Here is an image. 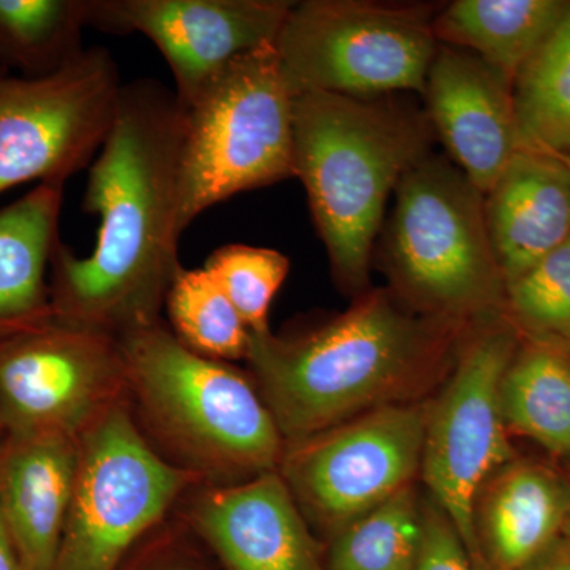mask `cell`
Masks as SVG:
<instances>
[{
  "label": "cell",
  "mask_w": 570,
  "mask_h": 570,
  "mask_svg": "<svg viewBox=\"0 0 570 570\" xmlns=\"http://www.w3.org/2000/svg\"><path fill=\"white\" fill-rule=\"evenodd\" d=\"M186 110L156 80L122 85L110 132L89 170L82 208L100 219L91 255L52 254V316L102 332L156 324L181 268L179 170Z\"/></svg>",
  "instance_id": "obj_1"
},
{
  "label": "cell",
  "mask_w": 570,
  "mask_h": 570,
  "mask_svg": "<svg viewBox=\"0 0 570 570\" xmlns=\"http://www.w3.org/2000/svg\"><path fill=\"white\" fill-rule=\"evenodd\" d=\"M459 324L411 316L377 291L305 336L250 332L246 358L281 434L305 441L389 404L448 354Z\"/></svg>",
  "instance_id": "obj_2"
},
{
  "label": "cell",
  "mask_w": 570,
  "mask_h": 570,
  "mask_svg": "<svg viewBox=\"0 0 570 570\" xmlns=\"http://www.w3.org/2000/svg\"><path fill=\"white\" fill-rule=\"evenodd\" d=\"M428 134L420 116L379 97H294V176L344 287H365L390 194L428 156Z\"/></svg>",
  "instance_id": "obj_3"
},
{
  "label": "cell",
  "mask_w": 570,
  "mask_h": 570,
  "mask_svg": "<svg viewBox=\"0 0 570 570\" xmlns=\"http://www.w3.org/2000/svg\"><path fill=\"white\" fill-rule=\"evenodd\" d=\"M184 110L183 234L212 206L294 176V96L275 43L238 56Z\"/></svg>",
  "instance_id": "obj_4"
},
{
  "label": "cell",
  "mask_w": 570,
  "mask_h": 570,
  "mask_svg": "<svg viewBox=\"0 0 570 570\" xmlns=\"http://www.w3.org/2000/svg\"><path fill=\"white\" fill-rule=\"evenodd\" d=\"M387 254L397 283L430 316L490 318L505 307L485 194L444 159L423 157L397 184Z\"/></svg>",
  "instance_id": "obj_5"
},
{
  "label": "cell",
  "mask_w": 570,
  "mask_h": 570,
  "mask_svg": "<svg viewBox=\"0 0 570 570\" xmlns=\"http://www.w3.org/2000/svg\"><path fill=\"white\" fill-rule=\"evenodd\" d=\"M275 45L292 96L362 99L425 94L439 48L433 21L422 9L351 0L294 3Z\"/></svg>",
  "instance_id": "obj_6"
},
{
  "label": "cell",
  "mask_w": 570,
  "mask_h": 570,
  "mask_svg": "<svg viewBox=\"0 0 570 570\" xmlns=\"http://www.w3.org/2000/svg\"><path fill=\"white\" fill-rule=\"evenodd\" d=\"M118 343L126 376L175 436L224 466L262 474L275 466L279 428L238 371L184 346L157 322L127 330Z\"/></svg>",
  "instance_id": "obj_7"
},
{
  "label": "cell",
  "mask_w": 570,
  "mask_h": 570,
  "mask_svg": "<svg viewBox=\"0 0 570 570\" xmlns=\"http://www.w3.org/2000/svg\"><path fill=\"white\" fill-rule=\"evenodd\" d=\"M519 330L499 316L469 340L455 374L428 414L422 475L434 504L452 521L478 570L475 505L491 478L515 460L502 419V377L519 351Z\"/></svg>",
  "instance_id": "obj_8"
},
{
  "label": "cell",
  "mask_w": 570,
  "mask_h": 570,
  "mask_svg": "<svg viewBox=\"0 0 570 570\" xmlns=\"http://www.w3.org/2000/svg\"><path fill=\"white\" fill-rule=\"evenodd\" d=\"M186 480L148 448L126 412L107 409L82 434L77 485L50 570H118Z\"/></svg>",
  "instance_id": "obj_9"
},
{
  "label": "cell",
  "mask_w": 570,
  "mask_h": 570,
  "mask_svg": "<svg viewBox=\"0 0 570 570\" xmlns=\"http://www.w3.org/2000/svg\"><path fill=\"white\" fill-rule=\"evenodd\" d=\"M124 82L104 48L43 78H0V194L21 184H66L110 132Z\"/></svg>",
  "instance_id": "obj_10"
},
{
  "label": "cell",
  "mask_w": 570,
  "mask_h": 570,
  "mask_svg": "<svg viewBox=\"0 0 570 570\" xmlns=\"http://www.w3.org/2000/svg\"><path fill=\"white\" fill-rule=\"evenodd\" d=\"M122 376L115 335L45 318L0 343V433L78 438Z\"/></svg>",
  "instance_id": "obj_11"
},
{
  "label": "cell",
  "mask_w": 570,
  "mask_h": 570,
  "mask_svg": "<svg viewBox=\"0 0 570 570\" xmlns=\"http://www.w3.org/2000/svg\"><path fill=\"white\" fill-rule=\"evenodd\" d=\"M428 414L415 404H384L299 441L285 461L288 489L335 535L411 487L422 468Z\"/></svg>",
  "instance_id": "obj_12"
},
{
  "label": "cell",
  "mask_w": 570,
  "mask_h": 570,
  "mask_svg": "<svg viewBox=\"0 0 570 570\" xmlns=\"http://www.w3.org/2000/svg\"><path fill=\"white\" fill-rule=\"evenodd\" d=\"M287 0H89L88 24L151 40L184 108L238 56L275 43Z\"/></svg>",
  "instance_id": "obj_13"
},
{
  "label": "cell",
  "mask_w": 570,
  "mask_h": 570,
  "mask_svg": "<svg viewBox=\"0 0 570 570\" xmlns=\"http://www.w3.org/2000/svg\"><path fill=\"white\" fill-rule=\"evenodd\" d=\"M423 96L460 170L489 193L521 149L513 81L474 52L439 47Z\"/></svg>",
  "instance_id": "obj_14"
},
{
  "label": "cell",
  "mask_w": 570,
  "mask_h": 570,
  "mask_svg": "<svg viewBox=\"0 0 570 570\" xmlns=\"http://www.w3.org/2000/svg\"><path fill=\"white\" fill-rule=\"evenodd\" d=\"M195 524L227 570H325L287 482L273 472L208 494Z\"/></svg>",
  "instance_id": "obj_15"
},
{
  "label": "cell",
  "mask_w": 570,
  "mask_h": 570,
  "mask_svg": "<svg viewBox=\"0 0 570 570\" xmlns=\"http://www.w3.org/2000/svg\"><path fill=\"white\" fill-rule=\"evenodd\" d=\"M80 469V441L71 436L3 438L0 442V517L28 570H50Z\"/></svg>",
  "instance_id": "obj_16"
},
{
  "label": "cell",
  "mask_w": 570,
  "mask_h": 570,
  "mask_svg": "<svg viewBox=\"0 0 570 570\" xmlns=\"http://www.w3.org/2000/svg\"><path fill=\"white\" fill-rule=\"evenodd\" d=\"M491 246L508 285L570 236V165L521 148L485 194Z\"/></svg>",
  "instance_id": "obj_17"
},
{
  "label": "cell",
  "mask_w": 570,
  "mask_h": 570,
  "mask_svg": "<svg viewBox=\"0 0 570 570\" xmlns=\"http://www.w3.org/2000/svg\"><path fill=\"white\" fill-rule=\"evenodd\" d=\"M570 509L566 474L512 460L483 487L475 534L485 570H519L562 535Z\"/></svg>",
  "instance_id": "obj_18"
},
{
  "label": "cell",
  "mask_w": 570,
  "mask_h": 570,
  "mask_svg": "<svg viewBox=\"0 0 570 570\" xmlns=\"http://www.w3.org/2000/svg\"><path fill=\"white\" fill-rule=\"evenodd\" d=\"M62 202L63 184H37L0 209V343L52 316L47 275Z\"/></svg>",
  "instance_id": "obj_19"
},
{
  "label": "cell",
  "mask_w": 570,
  "mask_h": 570,
  "mask_svg": "<svg viewBox=\"0 0 570 570\" xmlns=\"http://www.w3.org/2000/svg\"><path fill=\"white\" fill-rule=\"evenodd\" d=\"M562 0H459L433 21L436 39L474 52L509 80L568 17Z\"/></svg>",
  "instance_id": "obj_20"
},
{
  "label": "cell",
  "mask_w": 570,
  "mask_h": 570,
  "mask_svg": "<svg viewBox=\"0 0 570 570\" xmlns=\"http://www.w3.org/2000/svg\"><path fill=\"white\" fill-rule=\"evenodd\" d=\"M502 419L570 463V352L564 341L532 340L519 347L502 377Z\"/></svg>",
  "instance_id": "obj_21"
},
{
  "label": "cell",
  "mask_w": 570,
  "mask_h": 570,
  "mask_svg": "<svg viewBox=\"0 0 570 570\" xmlns=\"http://www.w3.org/2000/svg\"><path fill=\"white\" fill-rule=\"evenodd\" d=\"M89 0H0V67L22 78L58 73L86 52Z\"/></svg>",
  "instance_id": "obj_22"
},
{
  "label": "cell",
  "mask_w": 570,
  "mask_h": 570,
  "mask_svg": "<svg viewBox=\"0 0 570 570\" xmlns=\"http://www.w3.org/2000/svg\"><path fill=\"white\" fill-rule=\"evenodd\" d=\"M521 148L570 156V11L513 81Z\"/></svg>",
  "instance_id": "obj_23"
},
{
  "label": "cell",
  "mask_w": 570,
  "mask_h": 570,
  "mask_svg": "<svg viewBox=\"0 0 570 570\" xmlns=\"http://www.w3.org/2000/svg\"><path fill=\"white\" fill-rule=\"evenodd\" d=\"M422 509L411 487L332 535L325 570H414Z\"/></svg>",
  "instance_id": "obj_24"
},
{
  "label": "cell",
  "mask_w": 570,
  "mask_h": 570,
  "mask_svg": "<svg viewBox=\"0 0 570 570\" xmlns=\"http://www.w3.org/2000/svg\"><path fill=\"white\" fill-rule=\"evenodd\" d=\"M167 303L184 346L208 358H246L250 330L205 268L181 266L168 288Z\"/></svg>",
  "instance_id": "obj_25"
},
{
  "label": "cell",
  "mask_w": 570,
  "mask_h": 570,
  "mask_svg": "<svg viewBox=\"0 0 570 570\" xmlns=\"http://www.w3.org/2000/svg\"><path fill=\"white\" fill-rule=\"evenodd\" d=\"M505 309L532 340H570V236L505 285Z\"/></svg>",
  "instance_id": "obj_26"
},
{
  "label": "cell",
  "mask_w": 570,
  "mask_h": 570,
  "mask_svg": "<svg viewBox=\"0 0 570 570\" xmlns=\"http://www.w3.org/2000/svg\"><path fill=\"white\" fill-rule=\"evenodd\" d=\"M205 269L223 287L250 332H268L269 306L291 269L284 254L266 247L227 245L209 255Z\"/></svg>",
  "instance_id": "obj_27"
},
{
  "label": "cell",
  "mask_w": 570,
  "mask_h": 570,
  "mask_svg": "<svg viewBox=\"0 0 570 570\" xmlns=\"http://www.w3.org/2000/svg\"><path fill=\"white\" fill-rule=\"evenodd\" d=\"M414 570H478L452 521L434 502L422 509V538Z\"/></svg>",
  "instance_id": "obj_28"
},
{
  "label": "cell",
  "mask_w": 570,
  "mask_h": 570,
  "mask_svg": "<svg viewBox=\"0 0 570 570\" xmlns=\"http://www.w3.org/2000/svg\"><path fill=\"white\" fill-rule=\"evenodd\" d=\"M519 570H570V538L560 535Z\"/></svg>",
  "instance_id": "obj_29"
},
{
  "label": "cell",
  "mask_w": 570,
  "mask_h": 570,
  "mask_svg": "<svg viewBox=\"0 0 570 570\" xmlns=\"http://www.w3.org/2000/svg\"><path fill=\"white\" fill-rule=\"evenodd\" d=\"M0 570H28L11 542L2 517H0Z\"/></svg>",
  "instance_id": "obj_30"
},
{
  "label": "cell",
  "mask_w": 570,
  "mask_h": 570,
  "mask_svg": "<svg viewBox=\"0 0 570 570\" xmlns=\"http://www.w3.org/2000/svg\"><path fill=\"white\" fill-rule=\"evenodd\" d=\"M566 479H568L569 487H570V463L568 471L564 472ZM562 535H568L570 538V509H569V515L568 520H566L564 530H562Z\"/></svg>",
  "instance_id": "obj_31"
},
{
  "label": "cell",
  "mask_w": 570,
  "mask_h": 570,
  "mask_svg": "<svg viewBox=\"0 0 570 570\" xmlns=\"http://www.w3.org/2000/svg\"><path fill=\"white\" fill-rule=\"evenodd\" d=\"M163 570H194V569H189V568H167V569H163Z\"/></svg>",
  "instance_id": "obj_32"
},
{
  "label": "cell",
  "mask_w": 570,
  "mask_h": 570,
  "mask_svg": "<svg viewBox=\"0 0 570 570\" xmlns=\"http://www.w3.org/2000/svg\"><path fill=\"white\" fill-rule=\"evenodd\" d=\"M7 75V71L2 69V67H0V78L2 77H6Z\"/></svg>",
  "instance_id": "obj_33"
},
{
  "label": "cell",
  "mask_w": 570,
  "mask_h": 570,
  "mask_svg": "<svg viewBox=\"0 0 570 570\" xmlns=\"http://www.w3.org/2000/svg\"><path fill=\"white\" fill-rule=\"evenodd\" d=\"M562 159H564L566 163H568L570 165V156L569 157H562Z\"/></svg>",
  "instance_id": "obj_34"
}]
</instances>
